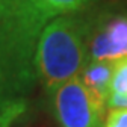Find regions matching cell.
Here are the masks:
<instances>
[{"mask_svg":"<svg viewBox=\"0 0 127 127\" xmlns=\"http://www.w3.org/2000/svg\"><path fill=\"white\" fill-rule=\"evenodd\" d=\"M50 20L39 0H0V73L15 101L27 103V94L38 80L36 44Z\"/></svg>","mask_w":127,"mask_h":127,"instance_id":"obj_1","label":"cell"},{"mask_svg":"<svg viewBox=\"0 0 127 127\" xmlns=\"http://www.w3.org/2000/svg\"><path fill=\"white\" fill-rule=\"evenodd\" d=\"M89 17L79 12L59 15L45 24L36 44L35 67L47 92L79 76L86 65Z\"/></svg>","mask_w":127,"mask_h":127,"instance_id":"obj_2","label":"cell"},{"mask_svg":"<svg viewBox=\"0 0 127 127\" xmlns=\"http://www.w3.org/2000/svg\"><path fill=\"white\" fill-rule=\"evenodd\" d=\"M89 61H110L127 58V11L110 8L89 18L88 33Z\"/></svg>","mask_w":127,"mask_h":127,"instance_id":"obj_3","label":"cell"},{"mask_svg":"<svg viewBox=\"0 0 127 127\" xmlns=\"http://www.w3.org/2000/svg\"><path fill=\"white\" fill-rule=\"evenodd\" d=\"M52 95V107L61 127H103L104 117L94 104L79 76L59 85Z\"/></svg>","mask_w":127,"mask_h":127,"instance_id":"obj_4","label":"cell"},{"mask_svg":"<svg viewBox=\"0 0 127 127\" xmlns=\"http://www.w3.org/2000/svg\"><path fill=\"white\" fill-rule=\"evenodd\" d=\"M112 70L114 62L110 61H88L82 71L79 73L80 82L86 88L94 104L97 106L103 117H106Z\"/></svg>","mask_w":127,"mask_h":127,"instance_id":"obj_5","label":"cell"},{"mask_svg":"<svg viewBox=\"0 0 127 127\" xmlns=\"http://www.w3.org/2000/svg\"><path fill=\"white\" fill-rule=\"evenodd\" d=\"M95 2H98V0H39L41 6L52 15V18L65 14L79 12L80 9H85Z\"/></svg>","mask_w":127,"mask_h":127,"instance_id":"obj_6","label":"cell"},{"mask_svg":"<svg viewBox=\"0 0 127 127\" xmlns=\"http://www.w3.org/2000/svg\"><path fill=\"white\" fill-rule=\"evenodd\" d=\"M109 97H127V58L114 62Z\"/></svg>","mask_w":127,"mask_h":127,"instance_id":"obj_7","label":"cell"},{"mask_svg":"<svg viewBox=\"0 0 127 127\" xmlns=\"http://www.w3.org/2000/svg\"><path fill=\"white\" fill-rule=\"evenodd\" d=\"M103 127H127V109H110L104 117Z\"/></svg>","mask_w":127,"mask_h":127,"instance_id":"obj_8","label":"cell"},{"mask_svg":"<svg viewBox=\"0 0 127 127\" xmlns=\"http://www.w3.org/2000/svg\"><path fill=\"white\" fill-rule=\"evenodd\" d=\"M26 104L27 103L15 101V100H12L9 97V92L6 89L3 76H2V73H0V109L2 107H21V109H26Z\"/></svg>","mask_w":127,"mask_h":127,"instance_id":"obj_9","label":"cell"},{"mask_svg":"<svg viewBox=\"0 0 127 127\" xmlns=\"http://www.w3.org/2000/svg\"><path fill=\"white\" fill-rule=\"evenodd\" d=\"M107 107L109 109H118V107L127 109V97H109Z\"/></svg>","mask_w":127,"mask_h":127,"instance_id":"obj_10","label":"cell"},{"mask_svg":"<svg viewBox=\"0 0 127 127\" xmlns=\"http://www.w3.org/2000/svg\"><path fill=\"white\" fill-rule=\"evenodd\" d=\"M27 127H61V126H59V124H53V123H50V121L44 120V121H36V123H32V124H29Z\"/></svg>","mask_w":127,"mask_h":127,"instance_id":"obj_11","label":"cell"}]
</instances>
